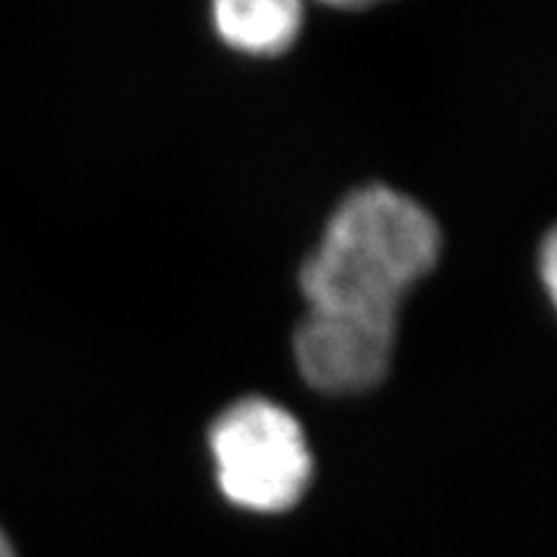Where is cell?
Wrapping results in <instances>:
<instances>
[{"instance_id":"obj_2","label":"cell","mask_w":557,"mask_h":557,"mask_svg":"<svg viewBox=\"0 0 557 557\" xmlns=\"http://www.w3.org/2000/svg\"><path fill=\"white\" fill-rule=\"evenodd\" d=\"M218 483L230 504L256 513H282L312 480V455L297 418L276 403L246 398L209 431Z\"/></svg>"},{"instance_id":"obj_1","label":"cell","mask_w":557,"mask_h":557,"mask_svg":"<svg viewBox=\"0 0 557 557\" xmlns=\"http://www.w3.org/2000/svg\"><path fill=\"white\" fill-rule=\"evenodd\" d=\"M438 253L442 233L418 201L380 184L348 194L299 271L305 318L395 344L403 299Z\"/></svg>"},{"instance_id":"obj_4","label":"cell","mask_w":557,"mask_h":557,"mask_svg":"<svg viewBox=\"0 0 557 557\" xmlns=\"http://www.w3.org/2000/svg\"><path fill=\"white\" fill-rule=\"evenodd\" d=\"M555 269H557V246L555 235H547L545 246H542V278L549 295H555Z\"/></svg>"},{"instance_id":"obj_5","label":"cell","mask_w":557,"mask_h":557,"mask_svg":"<svg viewBox=\"0 0 557 557\" xmlns=\"http://www.w3.org/2000/svg\"><path fill=\"white\" fill-rule=\"evenodd\" d=\"M0 557H16V549H13L9 534L3 532V527H0Z\"/></svg>"},{"instance_id":"obj_3","label":"cell","mask_w":557,"mask_h":557,"mask_svg":"<svg viewBox=\"0 0 557 557\" xmlns=\"http://www.w3.org/2000/svg\"><path fill=\"white\" fill-rule=\"evenodd\" d=\"M222 41L248 54H278L297 39L302 5L295 0H222L214 5Z\"/></svg>"}]
</instances>
